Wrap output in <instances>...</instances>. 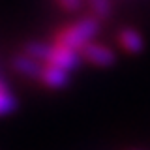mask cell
<instances>
[{"mask_svg":"<svg viewBox=\"0 0 150 150\" xmlns=\"http://www.w3.org/2000/svg\"><path fill=\"white\" fill-rule=\"evenodd\" d=\"M19 109V98L13 94L9 83L0 77V118L13 115Z\"/></svg>","mask_w":150,"mask_h":150,"instance_id":"52a82bcc","label":"cell"},{"mask_svg":"<svg viewBox=\"0 0 150 150\" xmlns=\"http://www.w3.org/2000/svg\"><path fill=\"white\" fill-rule=\"evenodd\" d=\"M100 28L101 19H98L94 13H86V15L58 26L53 34V41L68 47V49L81 51L86 43L94 41V38L100 34Z\"/></svg>","mask_w":150,"mask_h":150,"instance_id":"6da1fadb","label":"cell"},{"mask_svg":"<svg viewBox=\"0 0 150 150\" xmlns=\"http://www.w3.org/2000/svg\"><path fill=\"white\" fill-rule=\"evenodd\" d=\"M86 2H92V0H86Z\"/></svg>","mask_w":150,"mask_h":150,"instance_id":"30bf717a","label":"cell"},{"mask_svg":"<svg viewBox=\"0 0 150 150\" xmlns=\"http://www.w3.org/2000/svg\"><path fill=\"white\" fill-rule=\"evenodd\" d=\"M41 66H43V62L38 60V58H34L32 54H28L26 51H21V53H17V54L11 56L13 71L19 73V75H23V77H26V79H32V81L38 79V73H40Z\"/></svg>","mask_w":150,"mask_h":150,"instance_id":"8992f818","label":"cell"},{"mask_svg":"<svg viewBox=\"0 0 150 150\" xmlns=\"http://www.w3.org/2000/svg\"><path fill=\"white\" fill-rule=\"evenodd\" d=\"M36 83L47 90H66L71 84V71L58 68V66L43 64L40 73H38Z\"/></svg>","mask_w":150,"mask_h":150,"instance_id":"277c9868","label":"cell"},{"mask_svg":"<svg viewBox=\"0 0 150 150\" xmlns=\"http://www.w3.org/2000/svg\"><path fill=\"white\" fill-rule=\"evenodd\" d=\"M131 150H139V148H131Z\"/></svg>","mask_w":150,"mask_h":150,"instance_id":"9c48e42d","label":"cell"},{"mask_svg":"<svg viewBox=\"0 0 150 150\" xmlns=\"http://www.w3.org/2000/svg\"><path fill=\"white\" fill-rule=\"evenodd\" d=\"M116 45L126 54H139L144 49V36L135 26H122L116 32Z\"/></svg>","mask_w":150,"mask_h":150,"instance_id":"5b68a950","label":"cell"},{"mask_svg":"<svg viewBox=\"0 0 150 150\" xmlns=\"http://www.w3.org/2000/svg\"><path fill=\"white\" fill-rule=\"evenodd\" d=\"M83 62L94 66V68H111V66L116 64L118 56H116V51L112 49L111 45L100 43V41H90L79 51Z\"/></svg>","mask_w":150,"mask_h":150,"instance_id":"3957f363","label":"cell"},{"mask_svg":"<svg viewBox=\"0 0 150 150\" xmlns=\"http://www.w3.org/2000/svg\"><path fill=\"white\" fill-rule=\"evenodd\" d=\"M54 2H56V6L62 9V11L73 13V11H77V9L81 8L83 0H54Z\"/></svg>","mask_w":150,"mask_h":150,"instance_id":"ba28073f","label":"cell"},{"mask_svg":"<svg viewBox=\"0 0 150 150\" xmlns=\"http://www.w3.org/2000/svg\"><path fill=\"white\" fill-rule=\"evenodd\" d=\"M23 51H26L28 54H32L34 58L41 60L43 64H51V66H58V68H64L68 71H75V69L81 68L83 58L79 54V51L68 49L64 45L54 43L51 41H40V40H32L25 43Z\"/></svg>","mask_w":150,"mask_h":150,"instance_id":"7a4b0ae2","label":"cell"}]
</instances>
